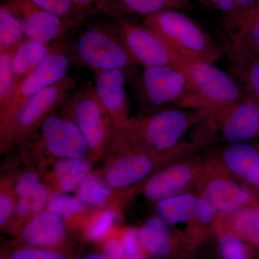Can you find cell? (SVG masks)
<instances>
[{
    "instance_id": "6da1fadb",
    "label": "cell",
    "mask_w": 259,
    "mask_h": 259,
    "mask_svg": "<svg viewBox=\"0 0 259 259\" xmlns=\"http://www.w3.org/2000/svg\"><path fill=\"white\" fill-rule=\"evenodd\" d=\"M209 109L168 107L129 120L117 133L113 144L121 147L155 153L168 152L180 146L185 135Z\"/></svg>"
},
{
    "instance_id": "7a4b0ae2",
    "label": "cell",
    "mask_w": 259,
    "mask_h": 259,
    "mask_svg": "<svg viewBox=\"0 0 259 259\" xmlns=\"http://www.w3.org/2000/svg\"><path fill=\"white\" fill-rule=\"evenodd\" d=\"M259 139V105L244 97L209 109L191 131L190 142L197 149L211 145L245 144Z\"/></svg>"
},
{
    "instance_id": "3957f363",
    "label": "cell",
    "mask_w": 259,
    "mask_h": 259,
    "mask_svg": "<svg viewBox=\"0 0 259 259\" xmlns=\"http://www.w3.org/2000/svg\"><path fill=\"white\" fill-rule=\"evenodd\" d=\"M198 151L190 141L163 153L121 147L113 143L107 153L110 159L102 171L105 182L113 190L127 192L142 184L153 174L172 162L193 156Z\"/></svg>"
},
{
    "instance_id": "277c9868",
    "label": "cell",
    "mask_w": 259,
    "mask_h": 259,
    "mask_svg": "<svg viewBox=\"0 0 259 259\" xmlns=\"http://www.w3.org/2000/svg\"><path fill=\"white\" fill-rule=\"evenodd\" d=\"M142 25L158 34L177 54L190 62L214 64L225 55L208 34L190 17L168 10L145 17Z\"/></svg>"
},
{
    "instance_id": "5b68a950",
    "label": "cell",
    "mask_w": 259,
    "mask_h": 259,
    "mask_svg": "<svg viewBox=\"0 0 259 259\" xmlns=\"http://www.w3.org/2000/svg\"><path fill=\"white\" fill-rule=\"evenodd\" d=\"M181 71L185 75L187 86L177 107L189 110L214 108L245 97L233 76L214 64L190 62Z\"/></svg>"
},
{
    "instance_id": "8992f818",
    "label": "cell",
    "mask_w": 259,
    "mask_h": 259,
    "mask_svg": "<svg viewBox=\"0 0 259 259\" xmlns=\"http://www.w3.org/2000/svg\"><path fill=\"white\" fill-rule=\"evenodd\" d=\"M70 58L60 44L56 42L41 64L15 90L4 110L0 112L2 149L10 146V139L17 115L22 107L37 93L68 76Z\"/></svg>"
},
{
    "instance_id": "52a82bcc",
    "label": "cell",
    "mask_w": 259,
    "mask_h": 259,
    "mask_svg": "<svg viewBox=\"0 0 259 259\" xmlns=\"http://www.w3.org/2000/svg\"><path fill=\"white\" fill-rule=\"evenodd\" d=\"M74 49L79 61L93 71L118 69L128 73L137 64L116 25H95L86 29L76 38Z\"/></svg>"
},
{
    "instance_id": "ba28073f",
    "label": "cell",
    "mask_w": 259,
    "mask_h": 259,
    "mask_svg": "<svg viewBox=\"0 0 259 259\" xmlns=\"http://www.w3.org/2000/svg\"><path fill=\"white\" fill-rule=\"evenodd\" d=\"M202 159L194 188L199 197L208 201L218 216L258 202L252 190L228 173L210 154Z\"/></svg>"
},
{
    "instance_id": "9c48e42d",
    "label": "cell",
    "mask_w": 259,
    "mask_h": 259,
    "mask_svg": "<svg viewBox=\"0 0 259 259\" xmlns=\"http://www.w3.org/2000/svg\"><path fill=\"white\" fill-rule=\"evenodd\" d=\"M69 101L76 125L90 149V159L97 161L106 154L117 135L111 116L99 100L94 87L79 90Z\"/></svg>"
},
{
    "instance_id": "30bf717a",
    "label": "cell",
    "mask_w": 259,
    "mask_h": 259,
    "mask_svg": "<svg viewBox=\"0 0 259 259\" xmlns=\"http://www.w3.org/2000/svg\"><path fill=\"white\" fill-rule=\"evenodd\" d=\"M38 128L35 148L45 153L47 158H90V149L76 125L69 100L60 115L54 112Z\"/></svg>"
},
{
    "instance_id": "8fae6325",
    "label": "cell",
    "mask_w": 259,
    "mask_h": 259,
    "mask_svg": "<svg viewBox=\"0 0 259 259\" xmlns=\"http://www.w3.org/2000/svg\"><path fill=\"white\" fill-rule=\"evenodd\" d=\"M115 25L133 59L144 68L171 66L182 70L190 63L144 25H136L122 18L116 19Z\"/></svg>"
},
{
    "instance_id": "7c38bea8",
    "label": "cell",
    "mask_w": 259,
    "mask_h": 259,
    "mask_svg": "<svg viewBox=\"0 0 259 259\" xmlns=\"http://www.w3.org/2000/svg\"><path fill=\"white\" fill-rule=\"evenodd\" d=\"M202 162V158H193L192 156L172 162L131 190V194L134 195L142 193L146 198L156 203L163 199L185 193L190 187H194Z\"/></svg>"
},
{
    "instance_id": "4fadbf2b",
    "label": "cell",
    "mask_w": 259,
    "mask_h": 259,
    "mask_svg": "<svg viewBox=\"0 0 259 259\" xmlns=\"http://www.w3.org/2000/svg\"><path fill=\"white\" fill-rule=\"evenodd\" d=\"M77 78L67 76L32 97L17 115L10 139V146L33 134L46 119L67 100L76 88Z\"/></svg>"
},
{
    "instance_id": "5bb4252c",
    "label": "cell",
    "mask_w": 259,
    "mask_h": 259,
    "mask_svg": "<svg viewBox=\"0 0 259 259\" xmlns=\"http://www.w3.org/2000/svg\"><path fill=\"white\" fill-rule=\"evenodd\" d=\"M135 85L140 100L146 106L159 110L172 105L177 106L185 93L187 79L177 68L153 66L144 68Z\"/></svg>"
},
{
    "instance_id": "9a60e30c",
    "label": "cell",
    "mask_w": 259,
    "mask_h": 259,
    "mask_svg": "<svg viewBox=\"0 0 259 259\" xmlns=\"http://www.w3.org/2000/svg\"><path fill=\"white\" fill-rule=\"evenodd\" d=\"M14 8L27 39L51 45L61 41L68 32L79 26L73 20H66L42 9L30 0H5Z\"/></svg>"
},
{
    "instance_id": "2e32d148",
    "label": "cell",
    "mask_w": 259,
    "mask_h": 259,
    "mask_svg": "<svg viewBox=\"0 0 259 259\" xmlns=\"http://www.w3.org/2000/svg\"><path fill=\"white\" fill-rule=\"evenodd\" d=\"M139 235L145 253L153 259H191L197 253L182 232L157 215L140 227Z\"/></svg>"
},
{
    "instance_id": "e0dca14e",
    "label": "cell",
    "mask_w": 259,
    "mask_h": 259,
    "mask_svg": "<svg viewBox=\"0 0 259 259\" xmlns=\"http://www.w3.org/2000/svg\"><path fill=\"white\" fill-rule=\"evenodd\" d=\"M93 72L95 93L111 116L117 133L131 117L126 90L128 73L118 69L97 70Z\"/></svg>"
},
{
    "instance_id": "ac0fdd59",
    "label": "cell",
    "mask_w": 259,
    "mask_h": 259,
    "mask_svg": "<svg viewBox=\"0 0 259 259\" xmlns=\"http://www.w3.org/2000/svg\"><path fill=\"white\" fill-rule=\"evenodd\" d=\"M210 155L243 185L259 191L258 148L248 143L224 144Z\"/></svg>"
},
{
    "instance_id": "d6986e66",
    "label": "cell",
    "mask_w": 259,
    "mask_h": 259,
    "mask_svg": "<svg viewBox=\"0 0 259 259\" xmlns=\"http://www.w3.org/2000/svg\"><path fill=\"white\" fill-rule=\"evenodd\" d=\"M19 236L24 245L62 249L67 240V226L55 213L44 209L21 227Z\"/></svg>"
},
{
    "instance_id": "ffe728a7",
    "label": "cell",
    "mask_w": 259,
    "mask_h": 259,
    "mask_svg": "<svg viewBox=\"0 0 259 259\" xmlns=\"http://www.w3.org/2000/svg\"><path fill=\"white\" fill-rule=\"evenodd\" d=\"M225 49L228 72L236 79L244 97L259 105V56L238 44L228 42Z\"/></svg>"
},
{
    "instance_id": "44dd1931",
    "label": "cell",
    "mask_w": 259,
    "mask_h": 259,
    "mask_svg": "<svg viewBox=\"0 0 259 259\" xmlns=\"http://www.w3.org/2000/svg\"><path fill=\"white\" fill-rule=\"evenodd\" d=\"M47 163L49 169H42V179L54 194L69 193L77 190L91 175L92 163L88 158H54Z\"/></svg>"
},
{
    "instance_id": "7402d4cb",
    "label": "cell",
    "mask_w": 259,
    "mask_h": 259,
    "mask_svg": "<svg viewBox=\"0 0 259 259\" xmlns=\"http://www.w3.org/2000/svg\"><path fill=\"white\" fill-rule=\"evenodd\" d=\"M223 30L229 44L259 47V3L223 14Z\"/></svg>"
},
{
    "instance_id": "603a6c76",
    "label": "cell",
    "mask_w": 259,
    "mask_h": 259,
    "mask_svg": "<svg viewBox=\"0 0 259 259\" xmlns=\"http://www.w3.org/2000/svg\"><path fill=\"white\" fill-rule=\"evenodd\" d=\"M216 230L235 235L259 251V202L218 216Z\"/></svg>"
},
{
    "instance_id": "cb8c5ba5",
    "label": "cell",
    "mask_w": 259,
    "mask_h": 259,
    "mask_svg": "<svg viewBox=\"0 0 259 259\" xmlns=\"http://www.w3.org/2000/svg\"><path fill=\"white\" fill-rule=\"evenodd\" d=\"M131 196L129 192L113 190L100 173L91 174L76 190V197L83 204L96 209L120 207V204Z\"/></svg>"
},
{
    "instance_id": "d4e9b609",
    "label": "cell",
    "mask_w": 259,
    "mask_h": 259,
    "mask_svg": "<svg viewBox=\"0 0 259 259\" xmlns=\"http://www.w3.org/2000/svg\"><path fill=\"white\" fill-rule=\"evenodd\" d=\"M52 49L53 46L27 38L19 44L12 56L13 94L24 80L41 64Z\"/></svg>"
},
{
    "instance_id": "484cf974",
    "label": "cell",
    "mask_w": 259,
    "mask_h": 259,
    "mask_svg": "<svg viewBox=\"0 0 259 259\" xmlns=\"http://www.w3.org/2000/svg\"><path fill=\"white\" fill-rule=\"evenodd\" d=\"M198 201V194L190 192L163 199L156 202V215L173 228L184 225L183 233L195 216Z\"/></svg>"
},
{
    "instance_id": "4316f807",
    "label": "cell",
    "mask_w": 259,
    "mask_h": 259,
    "mask_svg": "<svg viewBox=\"0 0 259 259\" xmlns=\"http://www.w3.org/2000/svg\"><path fill=\"white\" fill-rule=\"evenodd\" d=\"M46 209L59 215L67 227L81 230L97 210L83 204L76 196L67 193L53 194Z\"/></svg>"
},
{
    "instance_id": "83f0119b",
    "label": "cell",
    "mask_w": 259,
    "mask_h": 259,
    "mask_svg": "<svg viewBox=\"0 0 259 259\" xmlns=\"http://www.w3.org/2000/svg\"><path fill=\"white\" fill-rule=\"evenodd\" d=\"M120 219V207L97 210L82 230L83 238L93 243H103L119 231Z\"/></svg>"
},
{
    "instance_id": "f1b7e54d",
    "label": "cell",
    "mask_w": 259,
    "mask_h": 259,
    "mask_svg": "<svg viewBox=\"0 0 259 259\" xmlns=\"http://www.w3.org/2000/svg\"><path fill=\"white\" fill-rule=\"evenodd\" d=\"M180 8L169 0H107V15L121 18L124 14L145 17L168 10Z\"/></svg>"
},
{
    "instance_id": "f546056e",
    "label": "cell",
    "mask_w": 259,
    "mask_h": 259,
    "mask_svg": "<svg viewBox=\"0 0 259 259\" xmlns=\"http://www.w3.org/2000/svg\"><path fill=\"white\" fill-rule=\"evenodd\" d=\"M25 39L21 20L13 6L3 2L0 6V53L14 51Z\"/></svg>"
},
{
    "instance_id": "4dcf8cb0",
    "label": "cell",
    "mask_w": 259,
    "mask_h": 259,
    "mask_svg": "<svg viewBox=\"0 0 259 259\" xmlns=\"http://www.w3.org/2000/svg\"><path fill=\"white\" fill-rule=\"evenodd\" d=\"M212 238L217 242L220 259H254L258 253L253 247L228 232L216 230Z\"/></svg>"
},
{
    "instance_id": "1f68e13d",
    "label": "cell",
    "mask_w": 259,
    "mask_h": 259,
    "mask_svg": "<svg viewBox=\"0 0 259 259\" xmlns=\"http://www.w3.org/2000/svg\"><path fill=\"white\" fill-rule=\"evenodd\" d=\"M17 199L31 197L40 192L47 185L37 171L25 170L13 180H9Z\"/></svg>"
},
{
    "instance_id": "d6a6232c",
    "label": "cell",
    "mask_w": 259,
    "mask_h": 259,
    "mask_svg": "<svg viewBox=\"0 0 259 259\" xmlns=\"http://www.w3.org/2000/svg\"><path fill=\"white\" fill-rule=\"evenodd\" d=\"M13 51L0 53V112L8 105L14 92L12 69Z\"/></svg>"
},
{
    "instance_id": "836d02e7",
    "label": "cell",
    "mask_w": 259,
    "mask_h": 259,
    "mask_svg": "<svg viewBox=\"0 0 259 259\" xmlns=\"http://www.w3.org/2000/svg\"><path fill=\"white\" fill-rule=\"evenodd\" d=\"M17 197L9 180L3 179L0 185V227L2 230L13 227Z\"/></svg>"
},
{
    "instance_id": "e575fe53",
    "label": "cell",
    "mask_w": 259,
    "mask_h": 259,
    "mask_svg": "<svg viewBox=\"0 0 259 259\" xmlns=\"http://www.w3.org/2000/svg\"><path fill=\"white\" fill-rule=\"evenodd\" d=\"M7 259H70L63 249L40 248L23 245L8 253Z\"/></svg>"
},
{
    "instance_id": "d590c367",
    "label": "cell",
    "mask_w": 259,
    "mask_h": 259,
    "mask_svg": "<svg viewBox=\"0 0 259 259\" xmlns=\"http://www.w3.org/2000/svg\"><path fill=\"white\" fill-rule=\"evenodd\" d=\"M117 236L123 245L125 259L147 256L140 241L139 229L124 228L119 229Z\"/></svg>"
},
{
    "instance_id": "8d00e7d4",
    "label": "cell",
    "mask_w": 259,
    "mask_h": 259,
    "mask_svg": "<svg viewBox=\"0 0 259 259\" xmlns=\"http://www.w3.org/2000/svg\"><path fill=\"white\" fill-rule=\"evenodd\" d=\"M4 1V0H3ZM42 9L51 12L66 20L77 22L74 6L71 0H30Z\"/></svg>"
},
{
    "instance_id": "74e56055",
    "label": "cell",
    "mask_w": 259,
    "mask_h": 259,
    "mask_svg": "<svg viewBox=\"0 0 259 259\" xmlns=\"http://www.w3.org/2000/svg\"><path fill=\"white\" fill-rule=\"evenodd\" d=\"M80 23L91 15L107 14V0H71Z\"/></svg>"
},
{
    "instance_id": "f35d334b",
    "label": "cell",
    "mask_w": 259,
    "mask_h": 259,
    "mask_svg": "<svg viewBox=\"0 0 259 259\" xmlns=\"http://www.w3.org/2000/svg\"><path fill=\"white\" fill-rule=\"evenodd\" d=\"M206 6L225 13L237 11L259 3V0H199Z\"/></svg>"
},
{
    "instance_id": "ab89813d",
    "label": "cell",
    "mask_w": 259,
    "mask_h": 259,
    "mask_svg": "<svg viewBox=\"0 0 259 259\" xmlns=\"http://www.w3.org/2000/svg\"><path fill=\"white\" fill-rule=\"evenodd\" d=\"M101 253L105 259H125L123 245L117 233L102 243Z\"/></svg>"
},
{
    "instance_id": "60d3db41",
    "label": "cell",
    "mask_w": 259,
    "mask_h": 259,
    "mask_svg": "<svg viewBox=\"0 0 259 259\" xmlns=\"http://www.w3.org/2000/svg\"><path fill=\"white\" fill-rule=\"evenodd\" d=\"M169 1L172 2V3H175L177 5H178L180 8H182L184 5H185L189 0H169Z\"/></svg>"
},
{
    "instance_id": "b9f144b4",
    "label": "cell",
    "mask_w": 259,
    "mask_h": 259,
    "mask_svg": "<svg viewBox=\"0 0 259 259\" xmlns=\"http://www.w3.org/2000/svg\"><path fill=\"white\" fill-rule=\"evenodd\" d=\"M85 259H105L102 253H95V254L89 255L88 258Z\"/></svg>"
},
{
    "instance_id": "7bdbcfd3",
    "label": "cell",
    "mask_w": 259,
    "mask_h": 259,
    "mask_svg": "<svg viewBox=\"0 0 259 259\" xmlns=\"http://www.w3.org/2000/svg\"><path fill=\"white\" fill-rule=\"evenodd\" d=\"M248 49H250V50L253 51L257 55L259 56V47L248 48Z\"/></svg>"
},
{
    "instance_id": "ee69618b",
    "label": "cell",
    "mask_w": 259,
    "mask_h": 259,
    "mask_svg": "<svg viewBox=\"0 0 259 259\" xmlns=\"http://www.w3.org/2000/svg\"><path fill=\"white\" fill-rule=\"evenodd\" d=\"M126 259H153L148 258L147 256L146 257H137V258H126Z\"/></svg>"
},
{
    "instance_id": "f6af8a7d",
    "label": "cell",
    "mask_w": 259,
    "mask_h": 259,
    "mask_svg": "<svg viewBox=\"0 0 259 259\" xmlns=\"http://www.w3.org/2000/svg\"><path fill=\"white\" fill-rule=\"evenodd\" d=\"M0 259H7V258H5V255H4V256H3V257H1V258H0Z\"/></svg>"
},
{
    "instance_id": "bcb514c9",
    "label": "cell",
    "mask_w": 259,
    "mask_h": 259,
    "mask_svg": "<svg viewBox=\"0 0 259 259\" xmlns=\"http://www.w3.org/2000/svg\"><path fill=\"white\" fill-rule=\"evenodd\" d=\"M258 150H259V146H258Z\"/></svg>"
},
{
    "instance_id": "7dc6e473",
    "label": "cell",
    "mask_w": 259,
    "mask_h": 259,
    "mask_svg": "<svg viewBox=\"0 0 259 259\" xmlns=\"http://www.w3.org/2000/svg\"></svg>"
}]
</instances>
